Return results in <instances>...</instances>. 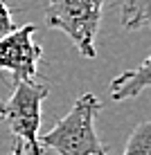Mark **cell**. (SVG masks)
Segmentation results:
<instances>
[{"mask_svg": "<svg viewBox=\"0 0 151 155\" xmlns=\"http://www.w3.org/2000/svg\"><path fill=\"white\" fill-rule=\"evenodd\" d=\"M9 155H32V153H29V148L25 146L23 142L16 140V144H14V148H12V153H9Z\"/></svg>", "mask_w": 151, "mask_h": 155, "instance_id": "cell-9", "label": "cell"}, {"mask_svg": "<svg viewBox=\"0 0 151 155\" xmlns=\"http://www.w3.org/2000/svg\"><path fill=\"white\" fill-rule=\"evenodd\" d=\"M120 23L129 31L140 29L142 25L151 27V0H122L120 2Z\"/></svg>", "mask_w": 151, "mask_h": 155, "instance_id": "cell-6", "label": "cell"}, {"mask_svg": "<svg viewBox=\"0 0 151 155\" xmlns=\"http://www.w3.org/2000/svg\"><path fill=\"white\" fill-rule=\"evenodd\" d=\"M122 155H151V119L140 121L133 128Z\"/></svg>", "mask_w": 151, "mask_h": 155, "instance_id": "cell-7", "label": "cell"}, {"mask_svg": "<svg viewBox=\"0 0 151 155\" xmlns=\"http://www.w3.org/2000/svg\"><path fill=\"white\" fill-rule=\"evenodd\" d=\"M50 94V83L45 79L14 83L9 99L0 101V119L7 124L14 137L29 148L32 155H43L41 148V106Z\"/></svg>", "mask_w": 151, "mask_h": 155, "instance_id": "cell-2", "label": "cell"}, {"mask_svg": "<svg viewBox=\"0 0 151 155\" xmlns=\"http://www.w3.org/2000/svg\"><path fill=\"white\" fill-rule=\"evenodd\" d=\"M101 108L104 104L93 92L77 97L68 115L39 140L41 148L54 151L57 155H111L95 130V119Z\"/></svg>", "mask_w": 151, "mask_h": 155, "instance_id": "cell-1", "label": "cell"}, {"mask_svg": "<svg viewBox=\"0 0 151 155\" xmlns=\"http://www.w3.org/2000/svg\"><path fill=\"white\" fill-rule=\"evenodd\" d=\"M14 27L16 25H14V18H12V7L5 0H0V36L9 34Z\"/></svg>", "mask_w": 151, "mask_h": 155, "instance_id": "cell-8", "label": "cell"}, {"mask_svg": "<svg viewBox=\"0 0 151 155\" xmlns=\"http://www.w3.org/2000/svg\"><path fill=\"white\" fill-rule=\"evenodd\" d=\"M43 45L36 43V27L23 25L0 36V70L12 74L14 83L39 77Z\"/></svg>", "mask_w": 151, "mask_h": 155, "instance_id": "cell-4", "label": "cell"}, {"mask_svg": "<svg viewBox=\"0 0 151 155\" xmlns=\"http://www.w3.org/2000/svg\"><path fill=\"white\" fill-rule=\"evenodd\" d=\"M104 2L106 0H47L45 23L63 31L84 58H95Z\"/></svg>", "mask_w": 151, "mask_h": 155, "instance_id": "cell-3", "label": "cell"}, {"mask_svg": "<svg viewBox=\"0 0 151 155\" xmlns=\"http://www.w3.org/2000/svg\"><path fill=\"white\" fill-rule=\"evenodd\" d=\"M147 88H151V54L138 68L117 74L108 85V92L113 101H129L140 97Z\"/></svg>", "mask_w": 151, "mask_h": 155, "instance_id": "cell-5", "label": "cell"}]
</instances>
